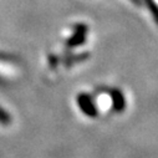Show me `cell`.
Segmentation results:
<instances>
[{
  "label": "cell",
  "instance_id": "obj_1",
  "mask_svg": "<svg viewBox=\"0 0 158 158\" xmlns=\"http://www.w3.org/2000/svg\"><path fill=\"white\" fill-rule=\"evenodd\" d=\"M85 35H86V27L85 26H78L75 35L69 40V45L70 46H76L84 43L85 40Z\"/></svg>",
  "mask_w": 158,
  "mask_h": 158
},
{
  "label": "cell",
  "instance_id": "obj_3",
  "mask_svg": "<svg viewBox=\"0 0 158 158\" xmlns=\"http://www.w3.org/2000/svg\"><path fill=\"white\" fill-rule=\"evenodd\" d=\"M0 123L2 125H9L10 123V116L3 108H0Z\"/></svg>",
  "mask_w": 158,
  "mask_h": 158
},
{
  "label": "cell",
  "instance_id": "obj_2",
  "mask_svg": "<svg viewBox=\"0 0 158 158\" xmlns=\"http://www.w3.org/2000/svg\"><path fill=\"white\" fill-rule=\"evenodd\" d=\"M78 105H80V107L87 114H92L94 116L96 113V110H95L92 102L90 101V98L86 95H80V96H78Z\"/></svg>",
  "mask_w": 158,
  "mask_h": 158
}]
</instances>
